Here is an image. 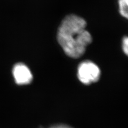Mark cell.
Listing matches in <instances>:
<instances>
[{
    "mask_svg": "<svg viewBox=\"0 0 128 128\" xmlns=\"http://www.w3.org/2000/svg\"><path fill=\"white\" fill-rule=\"evenodd\" d=\"M86 27L84 19L73 14L66 16L60 24L57 41L68 57L74 59L81 57L92 42V38Z\"/></svg>",
    "mask_w": 128,
    "mask_h": 128,
    "instance_id": "cell-1",
    "label": "cell"
},
{
    "mask_svg": "<svg viewBox=\"0 0 128 128\" xmlns=\"http://www.w3.org/2000/svg\"><path fill=\"white\" fill-rule=\"evenodd\" d=\"M122 47L123 52L128 57V36L123 38L122 42Z\"/></svg>",
    "mask_w": 128,
    "mask_h": 128,
    "instance_id": "cell-5",
    "label": "cell"
},
{
    "mask_svg": "<svg viewBox=\"0 0 128 128\" xmlns=\"http://www.w3.org/2000/svg\"><path fill=\"white\" fill-rule=\"evenodd\" d=\"M99 67L94 62L86 60L80 64L78 68V77L80 82L89 85L97 82L100 77Z\"/></svg>",
    "mask_w": 128,
    "mask_h": 128,
    "instance_id": "cell-2",
    "label": "cell"
},
{
    "mask_svg": "<svg viewBox=\"0 0 128 128\" xmlns=\"http://www.w3.org/2000/svg\"><path fill=\"white\" fill-rule=\"evenodd\" d=\"M11 75L14 83L19 86L30 85L33 82L34 78L30 68L22 62L14 64L12 68Z\"/></svg>",
    "mask_w": 128,
    "mask_h": 128,
    "instance_id": "cell-3",
    "label": "cell"
},
{
    "mask_svg": "<svg viewBox=\"0 0 128 128\" xmlns=\"http://www.w3.org/2000/svg\"><path fill=\"white\" fill-rule=\"evenodd\" d=\"M38 128H74L68 125L64 124H54L50 126H41Z\"/></svg>",
    "mask_w": 128,
    "mask_h": 128,
    "instance_id": "cell-6",
    "label": "cell"
},
{
    "mask_svg": "<svg viewBox=\"0 0 128 128\" xmlns=\"http://www.w3.org/2000/svg\"><path fill=\"white\" fill-rule=\"evenodd\" d=\"M120 14L128 19V0H118Z\"/></svg>",
    "mask_w": 128,
    "mask_h": 128,
    "instance_id": "cell-4",
    "label": "cell"
}]
</instances>
